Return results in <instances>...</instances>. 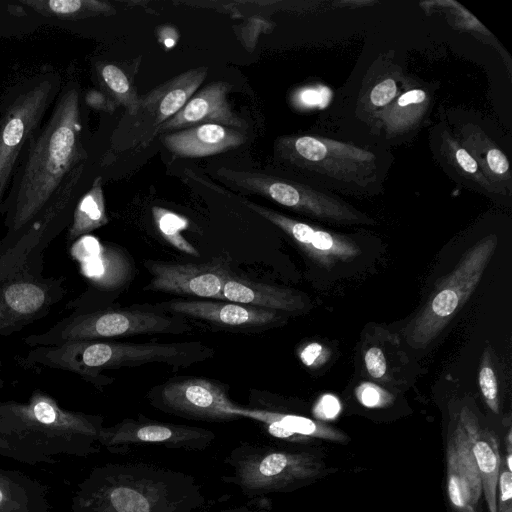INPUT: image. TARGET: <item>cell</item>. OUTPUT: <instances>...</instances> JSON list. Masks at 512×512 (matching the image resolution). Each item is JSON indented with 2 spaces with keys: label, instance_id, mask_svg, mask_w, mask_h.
I'll return each instance as SVG.
<instances>
[{
  "label": "cell",
  "instance_id": "cell-5",
  "mask_svg": "<svg viewBox=\"0 0 512 512\" xmlns=\"http://www.w3.org/2000/svg\"><path fill=\"white\" fill-rule=\"evenodd\" d=\"M230 473L221 477L249 499L301 488L327 471L323 460L309 451H290L243 442L225 457Z\"/></svg>",
  "mask_w": 512,
  "mask_h": 512
},
{
  "label": "cell",
  "instance_id": "cell-2",
  "mask_svg": "<svg viewBox=\"0 0 512 512\" xmlns=\"http://www.w3.org/2000/svg\"><path fill=\"white\" fill-rule=\"evenodd\" d=\"M204 504L190 474L143 462L106 463L77 485L68 512H196Z\"/></svg>",
  "mask_w": 512,
  "mask_h": 512
},
{
  "label": "cell",
  "instance_id": "cell-40",
  "mask_svg": "<svg viewBox=\"0 0 512 512\" xmlns=\"http://www.w3.org/2000/svg\"><path fill=\"white\" fill-rule=\"evenodd\" d=\"M85 103L96 110L112 113L117 104L105 93L97 89L89 90L84 97Z\"/></svg>",
  "mask_w": 512,
  "mask_h": 512
},
{
  "label": "cell",
  "instance_id": "cell-21",
  "mask_svg": "<svg viewBox=\"0 0 512 512\" xmlns=\"http://www.w3.org/2000/svg\"><path fill=\"white\" fill-rule=\"evenodd\" d=\"M469 442L477 466L488 512H497V483L501 466L499 441L490 430L483 428L476 415L468 407H462L458 415Z\"/></svg>",
  "mask_w": 512,
  "mask_h": 512
},
{
  "label": "cell",
  "instance_id": "cell-20",
  "mask_svg": "<svg viewBox=\"0 0 512 512\" xmlns=\"http://www.w3.org/2000/svg\"><path fill=\"white\" fill-rule=\"evenodd\" d=\"M231 85L225 81H214L204 86L186 102L171 118L166 120L156 135L169 130L186 129L189 127L212 123L234 129H243L246 123L235 114L228 101Z\"/></svg>",
  "mask_w": 512,
  "mask_h": 512
},
{
  "label": "cell",
  "instance_id": "cell-15",
  "mask_svg": "<svg viewBox=\"0 0 512 512\" xmlns=\"http://www.w3.org/2000/svg\"><path fill=\"white\" fill-rule=\"evenodd\" d=\"M144 267L151 280L144 291L160 292L197 299L220 300L223 285L232 273L227 259L204 263H177L146 259Z\"/></svg>",
  "mask_w": 512,
  "mask_h": 512
},
{
  "label": "cell",
  "instance_id": "cell-39",
  "mask_svg": "<svg viewBox=\"0 0 512 512\" xmlns=\"http://www.w3.org/2000/svg\"><path fill=\"white\" fill-rule=\"evenodd\" d=\"M302 363L308 367H317L327 360V350L319 343L312 342L299 352Z\"/></svg>",
  "mask_w": 512,
  "mask_h": 512
},
{
  "label": "cell",
  "instance_id": "cell-31",
  "mask_svg": "<svg viewBox=\"0 0 512 512\" xmlns=\"http://www.w3.org/2000/svg\"><path fill=\"white\" fill-rule=\"evenodd\" d=\"M440 138V150L443 157L460 176L488 193L498 194V191L482 173L476 160L461 145L458 138L447 130L441 132Z\"/></svg>",
  "mask_w": 512,
  "mask_h": 512
},
{
  "label": "cell",
  "instance_id": "cell-44",
  "mask_svg": "<svg viewBox=\"0 0 512 512\" xmlns=\"http://www.w3.org/2000/svg\"><path fill=\"white\" fill-rule=\"evenodd\" d=\"M304 103L307 105H313L318 101V93L312 90H308L303 94Z\"/></svg>",
  "mask_w": 512,
  "mask_h": 512
},
{
  "label": "cell",
  "instance_id": "cell-41",
  "mask_svg": "<svg viewBox=\"0 0 512 512\" xmlns=\"http://www.w3.org/2000/svg\"><path fill=\"white\" fill-rule=\"evenodd\" d=\"M208 512H272L271 502L267 497L250 499L247 505Z\"/></svg>",
  "mask_w": 512,
  "mask_h": 512
},
{
  "label": "cell",
  "instance_id": "cell-1",
  "mask_svg": "<svg viewBox=\"0 0 512 512\" xmlns=\"http://www.w3.org/2000/svg\"><path fill=\"white\" fill-rule=\"evenodd\" d=\"M82 128L80 88L69 80L19 158L0 208L7 229L0 248L12 244L52 202L74 169L86 162Z\"/></svg>",
  "mask_w": 512,
  "mask_h": 512
},
{
  "label": "cell",
  "instance_id": "cell-4",
  "mask_svg": "<svg viewBox=\"0 0 512 512\" xmlns=\"http://www.w3.org/2000/svg\"><path fill=\"white\" fill-rule=\"evenodd\" d=\"M214 348L202 341L129 343L114 340L70 341L32 347L18 362L25 368L45 367L76 374L98 389L114 378L102 372L123 367L161 363L187 368L214 356Z\"/></svg>",
  "mask_w": 512,
  "mask_h": 512
},
{
  "label": "cell",
  "instance_id": "cell-23",
  "mask_svg": "<svg viewBox=\"0 0 512 512\" xmlns=\"http://www.w3.org/2000/svg\"><path fill=\"white\" fill-rule=\"evenodd\" d=\"M245 135L238 129L206 123L179 130L161 137L163 145L180 157H206L242 145Z\"/></svg>",
  "mask_w": 512,
  "mask_h": 512
},
{
  "label": "cell",
  "instance_id": "cell-3",
  "mask_svg": "<svg viewBox=\"0 0 512 512\" xmlns=\"http://www.w3.org/2000/svg\"><path fill=\"white\" fill-rule=\"evenodd\" d=\"M104 417L63 408L47 392L35 389L25 402L0 401V437L23 463L54 464V456L87 458L100 451Z\"/></svg>",
  "mask_w": 512,
  "mask_h": 512
},
{
  "label": "cell",
  "instance_id": "cell-16",
  "mask_svg": "<svg viewBox=\"0 0 512 512\" xmlns=\"http://www.w3.org/2000/svg\"><path fill=\"white\" fill-rule=\"evenodd\" d=\"M154 305L185 319L241 333L263 332L283 324L286 316L278 311L214 299H173Z\"/></svg>",
  "mask_w": 512,
  "mask_h": 512
},
{
  "label": "cell",
  "instance_id": "cell-26",
  "mask_svg": "<svg viewBox=\"0 0 512 512\" xmlns=\"http://www.w3.org/2000/svg\"><path fill=\"white\" fill-rule=\"evenodd\" d=\"M48 490L19 470L0 468V512H50Z\"/></svg>",
  "mask_w": 512,
  "mask_h": 512
},
{
  "label": "cell",
  "instance_id": "cell-7",
  "mask_svg": "<svg viewBox=\"0 0 512 512\" xmlns=\"http://www.w3.org/2000/svg\"><path fill=\"white\" fill-rule=\"evenodd\" d=\"M62 87L47 70L9 89L0 103V208L28 139L44 122Z\"/></svg>",
  "mask_w": 512,
  "mask_h": 512
},
{
  "label": "cell",
  "instance_id": "cell-8",
  "mask_svg": "<svg viewBox=\"0 0 512 512\" xmlns=\"http://www.w3.org/2000/svg\"><path fill=\"white\" fill-rule=\"evenodd\" d=\"M497 243V236L490 234L465 251L454 269L437 285L417 316L405 327L404 336L411 347L426 348L468 301Z\"/></svg>",
  "mask_w": 512,
  "mask_h": 512
},
{
  "label": "cell",
  "instance_id": "cell-6",
  "mask_svg": "<svg viewBox=\"0 0 512 512\" xmlns=\"http://www.w3.org/2000/svg\"><path fill=\"white\" fill-rule=\"evenodd\" d=\"M192 330L184 317L162 311L155 305L101 307L72 312L47 331L23 339L29 347L59 345L70 341L113 340L150 334H183Z\"/></svg>",
  "mask_w": 512,
  "mask_h": 512
},
{
  "label": "cell",
  "instance_id": "cell-35",
  "mask_svg": "<svg viewBox=\"0 0 512 512\" xmlns=\"http://www.w3.org/2000/svg\"><path fill=\"white\" fill-rule=\"evenodd\" d=\"M359 402L369 408L384 407L391 403L392 396L379 386L366 382L356 389Z\"/></svg>",
  "mask_w": 512,
  "mask_h": 512
},
{
  "label": "cell",
  "instance_id": "cell-33",
  "mask_svg": "<svg viewBox=\"0 0 512 512\" xmlns=\"http://www.w3.org/2000/svg\"><path fill=\"white\" fill-rule=\"evenodd\" d=\"M152 215L159 233L170 245L185 254L200 256L198 250L182 235V231L188 226L185 218L158 206L152 208Z\"/></svg>",
  "mask_w": 512,
  "mask_h": 512
},
{
  "label": "cell",
  "instance_id": "cell-38",
  "mask_svg": "<svg viewBox=\"0 0 512 512\" xmlns=\"http://www.w3.org/2000/svg\"><path fill=\"white\" fill-rule=\"evenodd\" d=\"M341 405L337 397L331 394L323 395L314 406V415L322 420L334 419L340 412Z\"/></svg>",
  "mask_w": 512,
  "mask_h": 512
},
{
  "label": "cell",
  "instance_id": "cell-12",
  "mask_svg": "<svg viewBox=\"0 0 512 512\" xmlns=\"http://www.w3.org/2000/svg\"><path fill=\"white\" fill-rule=\"evenodd\" d=\"M147 399L155 409L178 417L227 422L239 419L230 412L233 402L227 388L202 377H176L154 386Z\"/></svg>",
  "mask_w": 512,
  "mask_h": 512
},
{
  "label": "cell",
  "instance_id": "cell-22",
  "mask_svg": "<svg viewBox=\"0 0 512 512\" xmlns=\"http://www.w3.org/2000/svg\"><path fill=\"white\" fill-rule=\"evenodd\" d=\"M220 300L284 314L302 312L308 307V300L299 291L250 280L233 272L223 285Z\"/></svg>",
  "mask_w": 512,
  "mask_h": 512
},
{
  "label": "cell",
  "instance_id": "cell-27",
  "mask_svg": "<svg viewBox=\"0 0 512 512\" xmlns=\"http://www.w3.org/2000/svg\"><path fill=\"white\" fill-rule=\"evenodd\" d=\"M230 412L238 418H249L258 422L262 420L277 422L297 437L301 443H308L312 439H322L342 444L349 441V437L343 431L322 421L301 415L265 408L242 407L235 403L230 407Z\"/></svg>",
  "mask_w": 512,
  "mask_h": 512
},
{
  "label": "cell",
  "instance_id": "cell-11",
  "mask_svg": "<svg viewBox=\"0 0 512 512\" xmlns=\"http://www.w3.org/2000/svg\"><path fill=\"white\" fill-rule=\"evenodd\" d=\"M66 293L63 276L36 275L25 265L0 283V336L45 318Z\"/></svg>",
  "mask_w": 512,
  "mask_h": 512
},
{
  "label": "cell",
  "instance_id": "cell-42",
  "mask_svg": "<svg viewBox=\"0 0 512 512\" xmlns=\"http://www.w3.org/2000/svg\"><path fill=\"white\" fill-rule=\"evenodd\" d=\"M0 456L14 459L23 463L22 457L4 440L0 437Z\"/></svg>",
  "mask_w": 512,
  "mask_h": 512
},
{
  "label": "cell",
  "instance_id": "cell-28",
  "mask_svg": "<svg viewBox=\"0 0 512 512\" xmlns=\"http://www.w3.org/2000/svg\"><path fill=\"white\" fill-rule=\"evenodd\" d=\"M108 221L102 178L97 177L90 189L75 204L67 230V243L72 244L79 238L106 225Z\"/></svg>",
  "mask_w": 512,
  "mask_h": 512
},
{
  "label": "cell",
  "instance_id": "cell-25",
  "mask_svg": "<svg viewBox=\"0 0 512 512\" xmlns=\"http://www.w3.org/2000/svg\"><path fill=\"white\" fill-rule=\"evenodd\" d=\"M431 96L422 88H408L370 121L387 138L403 136L416 129L428 112Z\"/></svg>",
  "mask_w": 512,
  "mask_h": 512
},
{
  "label": "cell",
  "instance_id": "cell-14",
  "mask_svg": "<svg viewBox=\"0 0 512 512\" xmlns=\"http://www.w3.org/2000/svg\"><path fill=\"white\" fill-rule=\"evenodd\" d=\"M216 439V434L202 427L152 420L139 415L103 427L99 445L113 454H126L132 446L142 444L162 445L186 451L206 450Z\"/></svg>",
  "mask_w": 512,
  "mask_h": 512
},
{
  "label": "cell",
  "instance_id": "cell-36",
  "mask_svg": "<svg viewBox=\"0 0 512 512\" xmlns=\"http://www.w3.org/2000/svg\"><path fill=\"white\" fill-rule=\"evenodd\" d=\"M497 512H512V471L501 462L497 483Z\"/></svg>",
  "mask_w": 512,
  "mask_h": 512
},
{
  "label": "cell",
  "instance_id": "cell-37",
  "mask_svg": "<svg viewBox=\"0 0 512 512\" xmlns=\"http://www.w3.org/2000/svg\"><path fill=\"white\" fill-rule=\"evenodd\" d=\"M364 364L368 375L377 380L386 378L388 362L384 351L379 346L373 345L364 353Z\"/></svg>",
  "mask_w": 512,
  "mask_h": 512
},
{
  "label": "cell",
  "instance_id": "cell-34",
  "mask_svg": "<svg viewBox=\"0 0 512 512\" xmlns=\"http://www.w3.org/2000/svg\"><path fill=\"white\" fill-rule=\"evenodd\" d=\"M478 381L483 398L489 409L499 413V392L497 378L492 367V361L489 351L486 349L482 355L479 368Z\"/></svg>",
  "mask_w": 512,
  "mask_h": 512
},
{
  "label": "cell",
  "instance_id": "cell-43",
  "mask_svg": "<svg viewBox=\"0 0 512 512\" xmlns=\"http://www.w3.org/2000/svg\"><path fill=\"white\" fill-rule=\"evenodd\" d=\"M504 464L512 471V432L509 429L506 436V456L504 458Z\"/></svg>",
  "mask_w": 512,
  "mask_h": 512
},
{
  "label": "cell",
  "instance_id": "cell-10",
  "mask_svg": "<svg viewBox=\"0 0 512 512\" xmlns=\"http://www.w3.org/2000/svg\"><path fill=\"white\" fill-rule=\"evenodd\" d=\"M217 178L240 191L261 195L300 214L333 223L373 225L375 221L343 199L303 183L261 172L221 167Z\"/></svg>",
  "mask_w": 512,
  "mask_h": 512
},
{
  "label": "cell",
  "instance_id": "cell-17",
  "mask_svg": "<svg viewBox=\"0 0 512 512\" xmlns=\"http://www.w3.org/2000/svg\"><path fill=\"white\" fill-rule=\"evenodd\" d=\"M208 68L189 69L140 96L133 144L146 147L157 136V129L174 116L204 82Z\"/></svg>",
  "mask_w": 512,
  "mask_h": 512
},
{
  "label": "cell",
  "instance_id": "cell-19",
  "mask_svg": "<svg viewBox=\"0 0 512 512\" xmlns=\"http://www.w3.org/2000/svg\"><path fill=\"white\" fill-rule=\"evenodd\" d=\"M446 464L447 495L453 509L456 512H479L481 478L458 420L448 438Z\"/></svg>",
  "mask_w": 512,
  "mask_h": 512
},
{
  "label": "cell",
  "instance_id": "cell-29",
  "mask_svg": "<svg viewBox=\"0 0 512 512\" xmlns=\"http://www.w3.org/2000/svg\"><path fill=\"white\" fill-rule=\"evenodd\" d=\"M406 89H408V80L400 70L382 73L363 88L357 111H360L364 119L370 121Z\"/></svg>",
  "mask_w": 512,
  "mask_h": 512
},
{
  "label": "cell",
  "instance_id": "cell-18",
  "mask_svg": "<svg viewBox=\"0 0 512 512\" xmlns=\"http://www.w3.org/2000/svg\"><path fill=\"white\" fill-rule=\"evenodd\" d=\"M252 211L287 234L314 262L332 268L338 262L351 261L360 248L349 238L319 229L253 202L243 201Z\"/></svg>",
  "mask_w": 512,
  "mask_h": 512
},
{
  "label": "cell",
  "instance_id": "cell-24",
  "mask_svg": "<svg viewBox=\"0 0 512 512\" xmlns=\"http://www.w3.org/2000/svg\"><path fill=\"white\" fill-rule=\"evenodd\" d=\"M459 142L478 163L482 173L498 191L510 195L512 174L506 154L476 124L466 123L459 130Z\"/></svg>",
  "mask_w": 512,
  "mask_h": 512
},
{
  "label": "cell",
  "instance_id": "cell-32",
  "mask_svg": "<svg viewBox=\"0 0 512 512\" xmlns=\"http://www.w3.org/2000/svg\"><path fill=\"white\" fill-rule=\"evenodd\" d=\"M97 74L108 91V96L118 105L125 107L129 116L138 113L140 96L137 95L128 76L119 66L112 63L98 64Z\"/></svg>",
  "mask_w": 512,
  "mask_h": 512
},
{
  "label": "cell",
  "instance_id": "cell-30",
  "mask_svg": "<svg viewBox=\"0 0 512 512\" xmlns=\"http://www.w3.org/2000/svg\"><path fill=\"white\" fill-rule=\"evenodd\" d=\"M21 3L44 16L63 20L115 13V8L109 2L98 0H24Z\"/></svg>",
  "mask_w": 512,
  "mask_h": 512
},
{
  "label": "cell",
  "instance_id": "cell-13",
  "mask_svg": "<svg viewBox=\"0 0 512 512\" xmlns=\"http://www.w3.org/2000/svg\"><path fill=\"white\" fill-rule=\"evenodd\" d=\"M71 254L80 263L81 273L88 282V289L66 304L73 312L87 310L96 295L117 292L133 280L135 264L120 246L102 243L86 235L75 241Z\"/></svg>",
  "mask_w": 512,
  "mask_h": 512
},
{
  "label": "cell",
  "instance_id": "cell-9",
  "mask_svg": "<svg viewBox=\"0 0 512 512\" xmlns=\"http://www.w3.org/2000/svg\"><path fill=\"white\" fill-rule=\"evenodd\" d=\"M275 156L299 170L353 188L377 178V157L365 148L315 135H285L275 141Z\"/></svg>",
  "mask_w": 512,
  "mask_h": 512
},
{
  "label": "cell",
  "instance_id": "cell-45",
  "mask_svg": "<svg viewBox=\"0 0 512 512\" xmlns=\"http://www.w3.org/2000/svg\"><path fill=\"white\" fill-rule=\"evenodd\" d=\"M2 369H3V363H2V360L0 358V390L4 387V379L1 376Z\"/></svg>",
  "mask_w": 512,
  "mask_h": 512
}]
</instances>
